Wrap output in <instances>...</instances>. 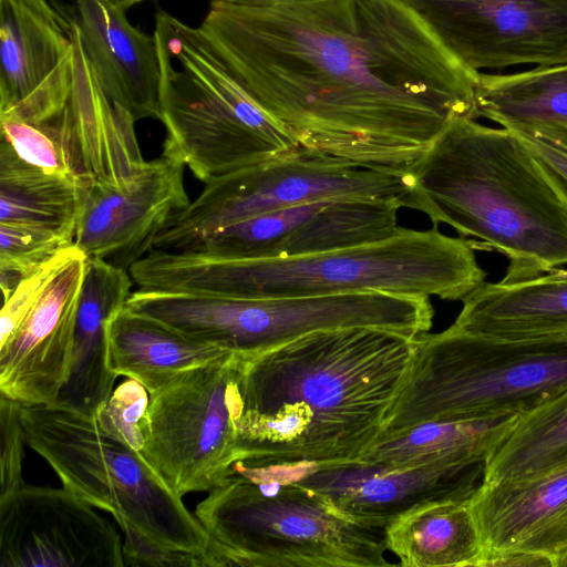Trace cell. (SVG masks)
<instances>
[{"instance_id": "1", "label": "cell", "mask_w": 567, "mask_h": 567, "mask_svg": "<svg viewBox=\"0 0 567 567\" xmlns=\"http://www.w3.org/2000/svg\"><path fill=\"white\" fill-rule=\"evenodd\" d=\"M199 29L303 148L408 172L453 120L476 118L478 72L400 0H213Z\"/></svg>"}, {"instance_id": "2", "label": "cell", "mask_w": 567, "mask_h": 567, "mask_svg": "<svg viewBox=\"0 0 567 567\" xmlns=\"http://www.w3.org/2000/svg\"><path fill=\"white\" fill-rule=\"evenodd\" d=\"M416 338L374 327L324 329L243 359L236 461L359 458L382 433Z\"/></svg>"}, {"instance_id": "3", "label": "cell", "mask_w": 567, "mask_h": 567, "mask_svg": "<svg viewBox=\"0 0 567 567\" xmlns=\"http://www.w3.org/2000/svg\"><path fill=\"white\" fill-rule=\"evenodd\" d=\"M408 172L413 209L505 256L502 282L567 265V206L512 130L457 117Z\"/></svg>"}, {"instance_id": "4", "label": "cell", "mask_w": 567, "mask_h": 567, "mask_svg": "<svg viewBox=\"0 0 567 567\" xmlns=\"http://www.w3.org/2000/svg\"><path fill=\"white\" fill-rule=\"evenodd\" d=\"M130 274L144 290L246 298L389 292L462 300L485 281L475 249L433 226L323 252L274 259H225L151 250Z\"/></svg>"}, {"instance_id": "5", "label": "cell", "mask_w": 567, "mask_h": 567, "mask_svg": "<svg viewBox=\"0 0 567 567\" xmlns=\"http://www.w3.org/2000/svg\"><path fill=\"white\" fill-rule=\"evenodd\" d=\"M194 514L217 567H385L384 530L352 523L315 491L234 462Z\"/></svg>"}, {"instance_id": "6", "label": "cell", "mask_w": 567, "mask_h": 567, "mask_svg": "<svg viewBox=\"0 0 567 567\" xmlns=\"http://www.w3.org/2000/svg\"><path fill=\"white\" fill-rule=\"evenodd\" d=\"M162 154L202 182L299 147L245 90L198 28L159 11Z\"/></svg>"}, {"instance_id": "7", "label": "cell", "mask_w": 567, "mask_h": 567, "mask_svg": "<svg viewBox=\"0 0 567 567\" xmlns=\"http://www.w3.org/2000/svg\"><path fill=\"white\" fill-rule=\"evenodd\" d=\"M565 388L567 341L506 340L450 327L426 332L416 338L380 435L432 420L519 414Z\"/></svg>"}, {"instance_id": "8", "label": "cell", "mask_w": 567, "mask_h": 567, "mask_svg": "<svg viewBox=\"0 0 567 567\" xmlns=\"http://www.w3.org/2000/svg\"><path fill=\"white\" fill-rule=\"evenodd\" d=\"M27 445L65 488L159 546L206 555L209 534L135 450L105 432L95 416L51 404H21Z\"/></svg>"}, {"instance_id": "9", "label": "cell", "mask_w": 567, "mask_h": 567, "mask_svg": "<svg viewBox=\"0 0 567 567\" xmlns=\"http://www.w3.org/2000/svg\"><path fill=\"white\" fill-rule=\"evenodd\" d=\"M134 308L244 359L324 329L374 327L416 338L429 332L434 318L429 297L379 291L246 298L143 290Z\"/></svg>"}, {"instance_id": "10", "label": "cell", "mask_w": 567, "mask_h": 567, "mask_svg": "<svg viewBox=\"0 0 567 567\" xmlns=\"http://www.w3.org/2000/svg\"><path fill=\"white\" fill-rule=\"evenodd\" d=\"M412 186L409 172L299 146L206 181L200 194L168 220L153 249L184 250L218 228L310 202L363 200L413 209Z\"/></svg>"}, {"instance_id": "11", "label": "cell", "mask_w": 567, "mask_h": 567, "mask_svg": "<svg viewBox=\"0 0 567 567\" xmlns=\"http://www.w3.org/2000/svg\"><path fill=\"white\" fill-rule=\"evenodd\" d=\"M243 359L192 369L150 393L140 454L182 497L210 491L237 460Z\"/></svg>"}, {"instance_id": "12", "label": "cell", "mask_w": 567, "mask_h": 567, "mask_svg": "<svg viewBox=\"0 0 567 567\" xmlns=\"http://www.w3.org/2000/svg\"><path fill=\"white\" fill-rule=\"evenodd\" d=\"M241 463L265 476L306 486L352 523L381 530L420 507L472 498L486 470V460L481 458H445L412 466L359 458L322 464Z\"/></svg>"}, {"instance_id": "13", "label": "cell", "mask_w": 567, "mask_h": 567, "mask_svg": "<svg viewBox=\"0 0 567 567\" xmlns=\"http://www.w3.org/2000/svg\"><path fill=\"white\" fill-rule=\"evenodd\" d=\"M464 66L567 63V0H400Z\"/></svg>"}, {"instance_id": "14", "label": "cell", "mask_w": 567, "mask_h": 567, "mask_svg": "<svg viewBox=\"0 0 567 567\" xmlns=\"http://www.w3.org/2000/svg\"><path fill=\"white\" fill-rule=\"evenodd\" d=\"M123 539L65 488L24 483L0 498V567H123Z\"/></svg>"}, {"instance_id": "15", "label": "cell", "mask_w": 567, "mask_h": 567, "mask_svg": "<svg viewBox=\"0 0 567 567\" xmlns=\"http://www.w3.org/2000/svg\"><path fill=\"white\" fill-rule=\"evenodd\" d=\"M399 209L363 200L310 202L218 228L178 251L225 259L312 255L389 237L399 228Z\"/></svg>"}, {"instance_id": "16", "label": "cell", "mask_w": 567, "mask_h": 567, "mask_svg": "<svg viewBox=\"0 0 567 567\" xmlns=\"http://www.w3.org/2000/svg\"><path fill=\"white\" fill-rule=\"evenodd\" d=\"M184 168L162 154L121 184L92 181L82 195L74 245L87 258L128 270L153 249L168 220L190 203Z\"/></svg>"}, {"instance_id": "17", "label": "cell", "mask_w": 567, "mask_h": 567, "mask_svg": "<svg viewBox=\"0 0 567 567\" xmlns=\"http://www.w3.org/2000/svg\"><path fill=\"white\" fill-rule=\"evenodd\" d=\"M74 55L71 20L49 0H0V116L32 123L59 116Z\"/></svg>"}, {"instance_id": "18", "label": "cell", "mask_w": 567, "mask_h": 567, "mask_svg": "<svg viewBox=\"0 0 567 567\" xmlns=\"http://www.w3.org/2000/svg\"><path fill=\"white\" fill-rule=\"evenodd\" d=\"M86 264L78 248L0 344V394L21 404L55 403L70 373Z\"/></svg>"}, {"instance_id": "19", "label": "cell", "mask_w": 567, "mask_h": 567, "mask_svg": "<svg viewBox=\"0 0 567 567\" xmlns=\"http://www.w3.org/2000/svg\"><path fill=\"white\" fill-rule=\"evenodd\" d=\"M482 538V561L524 551L556 558L567 547V461L517 477L483 482L471 498Z\"/></svg>"}, {"instance_id": "20", "label": "cell", "mask_w": 567, "mask_h": 567, "mask_svg": "<svg viewBox=\"0 0 567 567\" xmlns=\"http://www.w3.org/2000/svg\"><path fill=\"white\" fill-rule=\"evenodd\" d=\"M83 49L106 95L136 121L159 118L161 64L154 34L106 0H75Z\"/></svg>"}, {"instance_id": "21", "label": "cell", "mask_w": 567, "mask_h": 567, "mask_svg": "<svg viewBox=\"0 0 567 567\" xmlns=\"http://www.w3.org/2000/svg\"><path fill=\"white\" fill-rule=\"evenodd\" d=\"M133 284L128 270L87 258L70 373L56 404L96 416L107 402L117 378L107 367V324L125 307Z\"/></svg>"}, {"instance_id": "22", "label": "cell", "mask_w": 567, "mask_h": 567, "mask_svg": "<svg viewBox=\"0 0 567 567\" xmlns=\"http://www.w3.org/2000/svg\"><path fill=\"white\" fill-rule=\"evenodd\" d=\"M453 330L506 340L567 341V270L515 282L483 281L462 299Z\"/></svg>"}, {"instance_id": "23", "label": "cell", "mask_w": 567, "mask_h": 567, "mask_svg": "<svg viewBox=\"0 0 567 567\" xmlns=\"http://www.w3.org/2000/svg\"><path fill=\"white\" fill-rule=\"evenodd\" d=\"M73 83L66 110L78 135L86 172L96 181L121 184L145 164L133 116L106 95L83 49L75 19Z\"/></svg>"}, {"instance_id": "24", "label": "cell", "mask_w": 567, "mask_h": 567, "mask_svg": "<svg viewBox=\"0 0 567 567\" xmlns=\"http://www.w3.org/2000/svg\"><path fill=\"white\" fill-rule=\"evenodd\" d=\"M106 340L110 371L136 380L150 393L192 369L234 355L126 307L110 320Z\"/></svg>"}, {"instance_id": "25", "label": "cell", "mask_w": 567, "mask_h": 567, "mask_svg": "<svg viewBox=\"0 0 567 567\" xmlns=\"http://www.w3.org/2000/svg\"><path fill=\"white\" fill-rule=\"evenodd\" d=\"M476 118L567 147V63L513 74L478 72Z\"/></svg>"}, {"instance_id": "26", "label": "cell", "mask_w": 567, "mask_h": 567, "mask_svg": "<svg viewBox=\"0 0 567 567\" xmlns=\"http://www.w3.org/2000/svg\"><path fill=\"white\" fill-rule=\"evenodd\" d=\"M403 567H478L484 547L471 498L420 507L384 529Z\"/></svg>"}, {"instance_id": "27", "label": "cell", "mask_w": 567, "mask_h": 567, "mask_svg": "<svg viewBox=\"0 0 567 567\" xmlns=\"http://www.w3.org/2000/svg\"><path fill=\"white\" fill-rule=\"evenodd\" d=\"M94 179L38 168L0 141V223L44 227L74 238L85 187Z\"/></svg>"}, {"instance_id": "28", "label": "cell", "mask_w": 567, "mask_h": 567, "mask_svg": "<svg viewBox=\"0 0 567 567\" xmlns=\"http://www.w3.org/2000/svg\"><path fill=\"white\" fill-rule=\"evenodd\" d=\"M517 415L426 421L380 435L359 460L391 466H412L445 458L487 461Z\"/></svg>"}, {"instance_id": "29", "label": "cell", "mask_w": 567, "mask_h": 567, "mask_svg": "<svg viewBox=\"0 0 567 567\" xmlns=\"http://www.w3.org/2000/svg\"><path fill=\"white\" fill-rule=\"evenodd\" d=\"M567 461V388L519 413L486 461L484 482L544 471Z\"/></svg>"}, {"instance_id": "30", "label": "cell", "mask_w": 567, "mask_h": 567, "mask_svg": "<svg viewBox=\"0 0 567 567\" xmlns=\"http://www.w3.org/2000/svg\"><path fill=\"white\" fill-rule=\"evenodd\" d=\"M1 138L20 158L47 172L94 179L85 168L81 145L66 110L41 123L0 116Z\"/></svg>"}, {"instance_id": "31", "label": "cell", "mask_w": 567, "mask_h": 567, "mask_svg": "<svg viewBox=\"0 0 567 567\" xmlns=\"http://www.w3.org/2000/svg\"><path fill=\"white\" fill-rule=\"evenodd\" d=\"M72 245L74 238L60 231L39 226L0 223V285L3 299L24 276Z\"/></svg>"}, {"instance_id": "32", "label": "cell", "mask_w": 567, "mask_h": 567, "mask_svg": "<svg viewBox=\"0 0 567 567\" xmlns=\"http://www.w3.org/2000/svg\"><path fill=\"white\" fill-rule=\"evenodd\" d=\"M148 404L150 392L127 378L113 390L95 417L105 432L141 453L148 430Z\"/></svg>"}, {"instance_id": "33", "label": "cell", "mask_w": 567, "mask_h": 567, "mask_svg": "<svg viewBox=\"0 0 567 567\" xmlns=\"http://www.w3.org/2000/svg\"><path fill=\"white\" fill-rule=\"evenodd\" d=\"M76 250L78 247L72 245L59 251L24 276L3 299L0 313V344L14 332L30 306Z\"/></svg>"}, {"instance_id": "34", "label": "cell", "mask_w": 567, "mask_h": 567, "mask_svg": "<svg viewBox=\"0 0 567 567\" xmlns=\"http://www.w3.org/2000/svg\"><path fill=\"white\" fill-rule=\"evenodd\" d=\"M20 410V402L0 394V498L7 497L25 483L22 463L27 443Z\"/></svg>"}, {"instance_id": "35", "label": "cell", "mask_w": 567, "mask_h": 567, "mask_svg": "<svg viewBox=\"0 0 567 567\" xmlns=\"http://www.w3.org/2000/svg\"><path fill=\"white\" fill-rule=\"evenodd\" d=\"M120 529L123 534L125 566L214 567V561L206 555L166 548L146 540L130 528Z\"/></svg>"}, {"instance_id": "36", "label": "cell", "mask_w": 567, "mask_h": 567, "mask_svg": "<svg viewBox=\"0 0 567 567\" xmlns=\"http://www.w3.org/2000/svg\"><path fill=\"white\" fill-rule=\"evenodd\" d=\"M515 133L536 157L567 206V147L536 135Z\"/></svg>"}, {"instance_id": "37", "label": "cell", "mask_w": 567, "mask_h": 567, "mask_svg": "<svg viewBox=\"0 0 567 567\" xmlns=\"http://www.w3.org/2000/svg\"><path fill=\"white\" fill-rule=\"evenodd\" d=\"M547 566L554 567L550 558L524 551H507L486 557L481 567Z\"/></svg>"}, {"instance_id": "38", "label": "cell", "mask_w": 567, "mask_h": 567, "mask_svg": "<svg viewBox=\"0 0 567 567\" xmlns=\"http://www.w3.org/2000/svg\"><path fill=\"white\" fill-rule=\"evenodd\" d=\"M237 3L260 6V7H278V6H292L317 2L321 0H228Z\"/></svg>"}, {"instance_id": "39", "label": "cell", "mask_w": 567, "mask_h": 567, "mask_svg": "<svg viewBox=\"0 0 567 567\" xmlns=\"http://www.w3.org/2000/svg\"><path fill=\"white\" fill-rule=\"evenodd\" d=\"M107 2L123 9L124 11L130 7L137 4L144 0H106Z\"/></svg>"}, {"instance_id": "40", "label": "cell", "mask_w": 567, "mask_h": 567, "mask_svg": "<svg viewBox=\"0 0 567 567\" xmlns=\"http://www.w3.org/2000/svg\"><path fill=\"white\" fill-rule=\"evenodd\" d=\"M555 567H567V547L565 550L556 558Z\"/></svg>"}]
</instances>
